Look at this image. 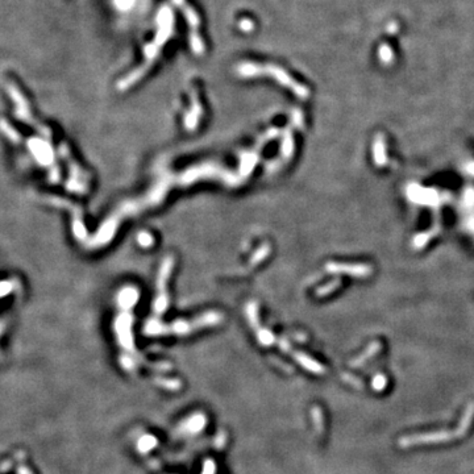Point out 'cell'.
<instances>
[{"label": "cell", "mask_w": 474, "mask_h": 474, "mask_svg": "<svg viewBox=\"0 0 474 474\" xmlns=\"http://www.w3.org/2000/svg\"><path fill=\"white\" fill-rule=\"evenodd\" d=\"M436 233H437V228L430 229V231H427V232L419 233V235H416V236L414 237L412 245H414V248H416V249H422V248H424V246L428 244V241L431 240L432 237L435 236Z\"/></svg>", "instance_id": "cell-9"}, {"label": "cell", "mask_w": 474, "mask_h": 474, "mask_svg": "<svg viewBox=\"0 0 474 474\" xmlns=\"http://www.w3.org/2000/svg\"><path fill=\"white\" fill-rule=\"evenodd\" d=\"M381 348H382V345H381L379 341H373L371 344L367 345V348L365 349L364 353H361L358 357H356L353 361L350 362V366H361V365H364V364L369 361L373 356L379 353V352H381Z\"/></svg>", "instance_id": "cell-6"}, {"label": "cell", "mask_w": 474, "mask_h": 474, "mask_svg": "<svg viewBox=\"0 0 474 474\" xmlns=\"http://www.w3.org/2000/svg\"><path fill=\"white\" fill-rule=\"evenodd\" d=\"M373 158L374 164L379 168H382L388 164V155H386V142L382 134L375 136L374 144H373Z\"/></svg>", "instance_id": "cell-5"}, {"label": "cell", "mask_w": 474, "mask_h": 474, "mask_svg": "<svg viewBox=\"0 0 474 474\" xmlns=\"http://www.w3.org/2000/svg\"><path fill=\"white\" fill-rule=\"evenodd\" d=\"M138 291L134 287H127L119 294V304L121 307H132L137 302Z\"/></svg>", "instance_id": "cell-7"}, {"label": "cell", "mask_w": 474, "mask_h": 474, "mask_svg": "<svg viewBox=\"0 0 474 474\" xmlns=\"http://www.w3.org/2000/svg\"><path fill=\"white\" fill-rule=\"evenodd\" d=\"M340 284H341L340 280H331L329 283H327L325 286H323V287H320V289L316 290V295H318V297H327V295H329V294L333 293V291H336V290L340 287Z\"/></svg>", "instance_id": "cell-10"}, {"label": "cell", "mask_w": 474, "mask_h": 474, "mask_svg": "<svg viewBox=\"0 0 474 474\" xmlns=\"http://www.w3.org/2000/svg\"><path fill=\"white\" fill-rule=\"evenodd\" d=\"M295 357H297L298 361L301 362L303 366L307 367L308 370L314 371V373H324V367L322 366L320 364H318L316 361H314V360H311V358L308 357V356H306V354L295 353Z\"/></svg>", "instance_id": "cell-8"}, {"label": "cell", "mask_w": 474, "mask_h": 474, "mask_svg": "<svg viewBox=\"0 0 474 474\" xmlns=\"http://www.w3.org/2000/svg\"><path fill=\"white\" fill-rule=\"evenodd\" d=\"M470 169H474V164L473 165H470L469 169H468V170H470ZM472 174H474V172H472Z\"/></svg>", "instance_id": "cell-16"}, {"label": "cell", "mask_w": 474, "mask_h": 474, "mask_svg": "<svg viewBox=\"0 0 474 474\" xmlns=\"http://www.w3.org/2000/svg\"><path fill=\"white\" fill-rule=\"evenodd\" d=\"M386 385H388V379L384 374H377L371 381V386L375 391H382L386 388Z\"/></svg>", "instance_id": "cell-12"}, {"label": "cell", "mask_w": 474, "mask_h": 474, "mask_svg": "<svg viewBox=\"0 0 474 474\" xmlns=\"http://www.w3.org/2000/svg\"><path fill=\"white\" fill-rule=\"evenodd\" d=\"M344 378H345V381H346V382H349V384L353 385L354 388H362L361 381H358L357 378H354V377H352V375H344Z\"/></svg>", "instance_id": "cell-15"}, {"label": "cell", "mask_w": 474, "mask_h": 474, "mask_svg": "<svg viewBox=\"0 0 474 474\" xmlns=\"http://www.w3.org/2000/svg\"><path fill=\"white\" fill-rule=\"evenodd\" d=\"M464 204L466 207L470 208L474 206V189H468L464 195Z\"/></svg>", "instance_id": "cell-14"}, {"label": "cell", "mask_w": 474, "mask_h": 474, "mask_svg": "<svg viewBox=\"0 0 474 474\" xmlns=\"http://www.w3.org/2000/svg\"><path fill=\"white\" fill-rule=\"evenodd\" d=\"M138 242H140V245L147 248V246H151V244H153V237H151L149 233L142 232L138 235Z\"/></svg>", "instance_id": "cell-13"}, {"label": "cell", "mask_w": 474, "mask_h": 474, "mask_svg": "<svg viewBox=\"0 0 474 474\" xmlns=\"http://www.w3.org/2000/svg\"><path fill=\"white\" fill-rule=\"evenodd\" d=\"M327 272L332 273V274H345V276H352L357 277V278H364V277H369L373 272V267L365 263H341V262H328Z\"/></svg>", "instance_id": "cell-2"}, {"label": "cell", "mask_w": 474, "mask_h": 474, "mask_svg": "<svg viewBox=\"0 0 474 474\" xmlns=\"http://www.w3.org/2000/svg\"><path fill=\"white\" fill-rule=\"evenodd\" d=\"M474 418V402L469 403L466 409L462 414V418L458 423L456 430H445V431H435L428 432V433H422V435H409L402 437L398 441L401 448H409L415 445H427V444H440L445 441L458 439L466 435L469 430L470 424L473 422Z\"/></svg>", "instance_id": "cell-1"}, {"label": "cell", "mask_w": 474, "mask_h": 474, "mask_svg": "<svg viewBox=\"0 0 474 474\" xmlns=\"http://www.w3.org/2000/svg\"><path fill=\"white\" fill-rule=\"evenodd\" d=\"M293 154V137L290 130L286 132V137L283 140V145H282V157H284L286 160H289Z\"/></svg>", "instance_id": "cell-11"}, {"label": "cell", "mask_w": 474, "mask_h": 474, "mask_svg": "<svg viewBox=\"0 0 474 474\" xmlns=\"http://www.w3.org/2000/svg\"><path fill=\"white\" fill-rule=\"evenodd\" d=\"M409 196L414 202L424 203V204H435L437 202V193L431 189H422L416 185L409 186Z\"/></svg>", "instance_id": "cell-4"}, {"label": "cell", "mask_w": 474, "mask_h": 474, "mask_svg": "<svg viewBox=\"0 0 474 474\" xmlns=\"http://www.w3.org/2000/svg\"><path fill=\"white\" fill-rule=\"evenodd\" d=\"M172 266V259H168L164 262V266L161 269V276H160V280H158V286H160L161 290V295L157 299V302L154 303V310L157 312H162V311L166 308V304H168V298L165 295V282L168 280L169 274H170V269Z\"/></svg>", "instance_id": "cell-3"}]
</instances>
